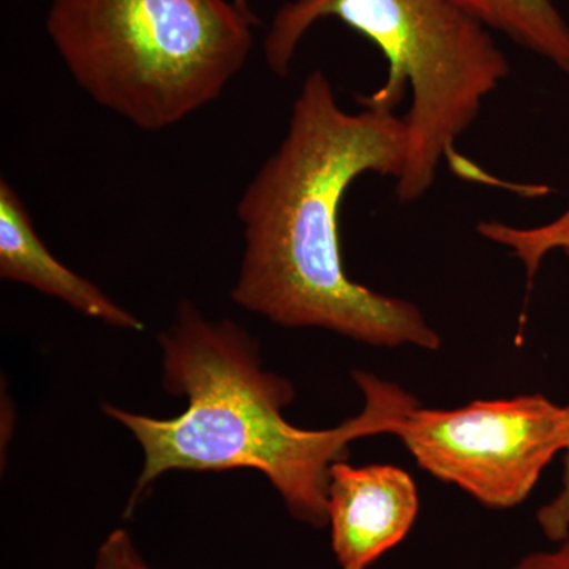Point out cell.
Masks as SVG:
<instances>
[{
    "mask_svg": "<svg viewBox=\"0 0 569 569\" xmlns=\"http://www.w3.org/2000/svg\"><path fill=\"white\" fill-rule=\"evenodd\" d=\"M328 18L365 36L387 59V82L359 97V107L395 112L411 91L403 116L407 159L395 189L399 203H417L432 189L441 162L456 159V141L485 100L511 73L508 58L489 29L451 0H291L266 36L269 69L288 77L306 33Z\"/></svg>",
    "mask_w": 569,
    "mask_h": 569,
    "instance_id": "cell-3",
    "label": "cell"
},
{
    "mask_svg": "<svg viewBox=\"0 0 569 569\" xmlns=\"http://www.w3.org/2000/svg\"><path fill=\"white\" fill-rule=\"evenodd\" d=\"M408 129L396 112H348L323 71L307 74L287 133L239 200L244 254L231 298L283 328H318L372 347L436 351L417 305L356 283L343 268L340 206L366 173L399 179Z\"/></svg>",
    "mask_w": 569,
    "mask_h": 569,
    "instance_id": "cell-1",
    "label": "cell"
},
{
    "mask_svg": "<svg viewBox=\"0 0 569 569\" xmlns=\"http://www.w3.org/2000/svg\"><path fill=\"white\" fill-rule=\"evenodd\" d=\"M489 241L507 247L526 266L529 279H533L542 258L552 250H563L569 257V208L559 219L537 228H518L492 222L488 227ZM569 407V403H568ZM563 485L559 496L539 509L538 526L552 542L569 537V449L565 452Z\"/></svg>",
    "mask_w": 569,
    "mask_h": 569,
    "instance_id": "cell-9",
    "label": "cell"
},
{
    "mask_svg": "<svg viewBox=\"0 0 569 569\" xmlns=\"http://www.w3.org/2000/svg\"><path fill=\"white\" fill-rule=\"evenodd\" d=\"M417 485L395 466L332 463L328 527L340 569H369L406 539L417 520Z\"/></svg>",
    "mask_w": 569,
    "mask_h": 569,
    "instance_id": "cell-6",
    "label": "cell"
},
{
    "mask_svg": "<svg viewBox=\"0 0 569 569\" xmlns=\"http://www.w3.org/2000/svg\"><path fill=\"white\" fill-rule=\"evenodd\" d=\"M392 436L418 466L493 509L519 507L569 449V407L542 395L475 400L452 410L411 408Z\"/></svg>",
    "mask_w": 569,
    "mask_h": 569,
    "instance_id": "cell-5",
    "label": "cell"
},
{
    "mask_svg": "<svg viewBox=\"0 0 569 569\" xmlns=\"http://www.w3.org/2000/svg\"><path fill=\"white\" fill-rule=\"evenodd\" d=\"M488 29L501 32L569 74V22L553 0H451Z\"/></svg>",
    "mask_w": 569,
    "mask_h": 569,
    "instance_id": "cell-8",
    "label": "cell"
},
{
    "mask_svg": "<svg viewBox=\"0 0 569 569\" xmlns=\"http://www.w3.org/2000/svg\"><path fill=\"white\" fill-rule=\"evenodd\" d=\"M0 277L29 284L40 293L61 299L82 316L112 328L142 331L133 313L88 279L71 271L50 252L37 234L31 213L9 181H0Z\"/></svg>",
    "mask_w": 569,
    "mask_h": 569,
    "instance_id": "cell-7",
    "label": "cell"
},
{
    "mask_svg": "<svg viewBox=\"0 0 569 569\" xmlns=\"http://www.w3.org/2000/svg\"><path fill=\"white\" fill-rule=\"evenodd\" d=\"M254 24L231 0H52L44 22L82 91L148 132L222 96Z\"/></svg>",
    "mask_w": 569,
    "mask_h": 569,
    "instance_id": "cell-4",
    "label": "cell"
},
{
    "mask_svg": "<svg viewBox=\"0 0 569 569\" xmlns=\"http://www.w3.org/2000/svg\"><path fill=\"white\" fill-rule=\"evenodd\" d=\"M92 569H156L148 563L126 529H114L100 542Z\"/></svg>",
    "mask_w": 569,
    "mask_h": 569,
    "instance_id": "cell-10",
    "label": "cell"
},
{
    "mask_svg": "<svg viewBox=\"0 0 569 569\" xmlns=\"http://www.w3.org/2000/svg\"><path fill=\"white\" fill-rule=\"evenodd\" d=\"M508 569H569V537L556 549L529 553Z\"/></svg>",
    "mask_w": 569,
    "mask_h": 569,
    "instance_id": "cell-11",
    "label": "cell"
},
{
    "mask_svg": "<svg viewBox=\"0 0 569 569\" xmlns=\"http://www.w3.org/2000/svg\"><path fill=\"white\" fill-rule=\"evenodd\" d=\"M239 10L244 11L247 14H253L249 7V0H231Z\"/></svg>",
    "mask_w": 569,
    "mask_h": 569,
    "instance_id": "cell-12",
    "label": "cell"
},
{
    "mask_svg": "<svg viewBox=\"0 0 569 569\" xmlns=\"http://www.w3.org/2000/svg\"><path fill=\"white\" fill-rule=\"evenodd\" d=\"M159 339L163 387L186 397V410L164 419L102 407L141 447L129 512L168 471L254 470L271 482L293 519L325 529L332 463L346 460L359 438L392 436L403 415L418 406L399 385L356 370L365 396L361 413L332 429H299L283 415L293 402V387L263 369L258 343L241 326L208 320L192 302L182 301L174 323Z\"/></svg>",
    "mask_w": 569,
    "mask_h": 569,
    "instance_id": "cell-2",
    "label": "cell"
}]
</instances>
